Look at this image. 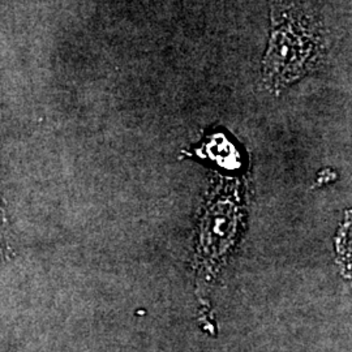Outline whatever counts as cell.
<instances>
[{"label":"cell","mask_w":352,"mask_h":352,"mask_svg":"<svg viewBox=\"0 0 352 352\" xmlns=\"http://www.w3.org/2000/svg\"><path fill=\"white\" fill-rule=\"evenodd\" d=\"M324 50L315 19L291 7L273 11V28L264 59L265 81L273 89L287 87L314 71Z\"/></svg>","instance_id":"cell-1"}]
</instances>
